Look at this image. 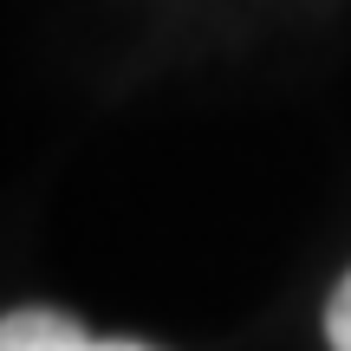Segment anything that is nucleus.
<instances>
[{"label":"nucleus","instance_id":"obj_1","mask_svg":"<svg viewBox=\"0 0 351 351\" xmlns=\"http://www.w3.org/2000/svg\"><path fill=\"white\" fill-rule=\"evenodd\" d=\"M0 351H156L137 339H91L78 319L52 313V306H20L0 319Z\"/></svg>","mask_w":351,"mask_h":351},{"label":"nucleus","instance_id":"obj_2","mask_svg":"<svg viewBox=\"0 0 351 351\" xmlns=\"http://www.w3.org/2000/svg\"><path fill=\"white\" fill-rule=\"evenodd\" d=\"M326 339H332V351H351V274L332 287V300H326Z\"/></svg>","mask_w":351,"mask_h":351}]
</instances>
